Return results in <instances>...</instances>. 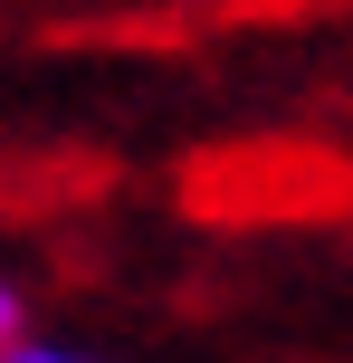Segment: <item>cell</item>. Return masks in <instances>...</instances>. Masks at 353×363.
I'll return each instance as SVG.
<instances>
[{"instance_id":"2","label":"cell","mask_w":353,"mask_h":363,"mask_svg":"<svg viewBox=\"0 0 353 363\" xmlns=\"http://www.w3.org/2000/svg\"><path fill=\"white\" fill-rule=\"evenodd\" d=\"M29 335H38V325H29V296H19V277L0 268V363H10L19 345H29Z\"/></svg>"},{"instance_id":"1","label":"cell","mask_w":353,"mask_h":363,"mask_svg":"<svg viewBox=\"0 0 353 363\" xmlns=\"http://www.w3.org/2000/svg\"><path fill=\"white\" fill-rule=\"evenodd\" d=\"M10 363H125V354H96V345H76V335H48V325H38Z\"/></svg>"}]
</instances>
